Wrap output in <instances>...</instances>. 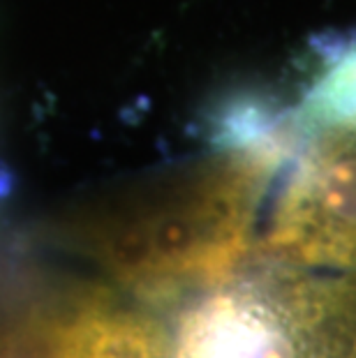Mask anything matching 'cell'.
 Segmentation results:
<instances>
[{
  "label": "cell",
  "instance_id": "cell-1",
  "mask_svg": "<svg viewBox=\"0 0 356 358\" xmlns=\"http://www.w3.org/2000/svg\"><path fill=\"white\" fill-rule=\"evenodd\" d=\"M297 136L290 113L236 106L220 120L218 150L79 217L74 245L137 303L183 308L250 264Z\"/></svg>",
  "mask_w": 356,
  "mask_h": 358
},
{
  "label": "cell",
  "instance_id": "cell-3",
  "mask_svg": "<svg viewBox=\"0 0 356 358\" xmlns=\"http://www.w3.org/2000/svg\"><path fill=\"white\" fill-rule=\"evenodd\" d=\"M297 146L271 192L252 259L297 271L352 273L356 123L297 125Z\"/></svg>",
  "mask_w": 356,
  "mask_h": 358
},
{
  "label": "cell",
  "instance_id": "cell-5",
  "mask_svg": "<svg viewBox=\"0 0 356 358\" xmlns=\"http://www.w3.org/2000/svg\"><path fill=\"white\" fill-rule=\"evenodd\" d=\"M7 192V185H5V178H3V173H0V196H3Z\"/></svg>",
  "mask_w": 356,
  "mask_h": 358
},
{
  "label": "cell",
  "instance_id": "cell-4",
  "mask_svg": "<svg viewBox=\"0 0 356 358\" xmlns=\"http://www.w3.org/2000/svg\"><path fill=\"white\" fill-rule=\"evenodd\" d=\"M171 324L118 289L77 287L60 358H169Z\"/></svg>",
  "mask_w": 356,
  "mask_h": 358
},
{
  "label": "cell",
  "instance_id": "cell-2",
  "mask_svg": "<svg viewBox=\"0 0 356 358\" xmlns=\"http://www.w3.org/2000/svg\"><path fill=\"white\" fill-rule=\"evenodd\" d=\"M169 358H356V271L250 262L176 312Z\"/></svg>",
  "mask_w": 356,
  "mask_h": 358
}]
</instances>
